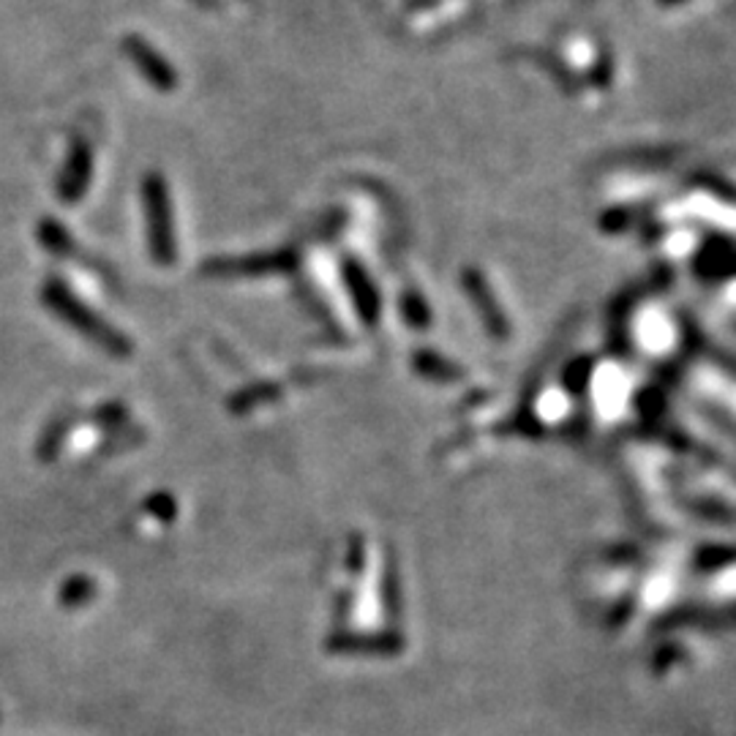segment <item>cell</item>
Listing matches in <instances>:
<instances>
[{
  "label": "cell",
  "instance_id": "1",
  "mask_svg": "<svg viewBox=\"0 0 736 736\" xmlns=\"http://www.w3.org/2000/svg\"><path fill=\"white\" fill-rule=\"evenodd\" d=\"M45 297L47 308H50L55 317H61L68 328L77 330L79 335H85L88 341H93L96 346H101L104 352H110L112 357H129L131 355V341L120 333V330L112 328L110 322L99 317V314L90 312L72 290H68L66 281L50 279L45 284Z\"/></svg>",
  "mask_w": 736,
  "mask_h": 736
},
{
  "label": "cell",
  "instance_id": "2",
  "mask_svg": "<svg viewBox=\"0 0 736 736\" xmlns=\"http://www.w3.org/2000/svg\"><path fill=\"white\" fill-rule=\"evenodd\" d=\"M142 202H145L148 218V245L151 257L158 265L175 263V221H173V202H169V186L164 175L148 173L142 180Z\"/></svg>",
  "mask_w": 736,
  "mask_h": 736
},
{
  "label": "cell",
  "instance_id": "3",
  "mask_svg": "<svg viewBox=\"0 0 736 736\" xmlns=\"http://www.w3.org/2000/svg\"><path fill=\"white\" fill-rule=\"evenodd\" d=\"M295 268V254L284 252H259L245 257H216L202 265L205 276L213 279H257V276L290 274Z\"/></svg>",
  "mask_w": 736,
  "mask_h": 736
},
{
  "label": "cell",
  "instance_id": "4",
  "mask_svg": "<svg viewBox=\"0 0 736 736\" xmlns=\"http://www.w3.org/2000/svg\"><path fill=\"white\" fill-rule=\"evenodd\" d=\"M123 52L129 55V61L135 63L137 72L148 79L156 90H175L178 88V72L173 68V63L151 45L142 36H126L123 39Z\"/></svg>",
  "mask_w": 736,
  "mask_h": 736
},
{
  "label": "cell",
  "instance_id": "5",
  "mask_svg": "<svg viewBox=\"0 0 736 736\" xmlns=\"http://www.w3.org/2000/svg\"><path fill=\"white\" fill-rule=\"evenodd\" d=\"M90 178H93V153L85 140H74L68 151L66 164H63L61 180H58V194L66 205H74L88 191Z\"/></svg>",
  "mask_w": 736,
  "mask_h": 736
},
{
  "label": "cell",
  "instance_id": "6",
  "mask_svg": "<svg viewBox=\"0 0 736 736\" xmlns=\"http://www.w3.org/2000/svg\"><path fill=\"white\" fill-rule=\"evenodd\" d=\"M39 240L45 243V249L55 257H74V240L66 229L61 227V221H52L45 218L39 227Z\"/></svg>",
  "mask_w": 736,
  "mask_h": 736
},
{
  "label": "cell",
  "instance_id": "7",
  "mask_svg": "<svg viewBox=\"0 0 736 736\" xmlns=\"http://www.w3.org/2000/svg\"><path fill=\"white\" fill-rule=\"evenodd\" d=\"M274 396H279V388L270 385V382H263V385H252L240 391L238 396L232 398V413H249V409L259 407L265 402H274Z\"/></svg>",
  "mask_w": 736,
  "mask_h": 736
},
{
  "label": "cell",
  "instance_id": "8",
  "mask_svg": "<svg viewBox=\"0 0 736 736\" xmlns=\"http://www.w3.org/2000/svg\"><path fill=\"white\" fill-rule=\"evenodd\" d=\"M90 597H93V581L85 579V575H77V579L68 581V584L63 586V592H61L63 606H68V608L85 606Z\"/></svg>",
  "mask_w": 736,
  "mask_h": 736
},
{
  "label": "cell",
  "instance_id": "9",
  "mask_svg": "<svg viewBox=\"0 0 736 736\" xmlns=\"http://www.w3.org/2000/svg\"><path fill=\"white\" fill-rule=\"evenodd\" d=\"M151 505H158V508H151V510L156 516H162V519H173V516H175L173 499H169V497H162V494H158V497L151 499Z\"/></svg>",
  "mask_w": 736,
  "mask_h": 736
},
{
  "label": "cell",
  "instance_id": "10",
  "mask_svg": "<svg viewBox=\"0 0 736 736\" xmlns=\"http://www.w3.org/2000/svg\"><path fill=\"white\" fill-rule=\"evenodd\" d=\"M200 9H218V0H194Z\"/></svg>",
  "mask_w": 736,
  "mask_h": 736
}]
</instances>
